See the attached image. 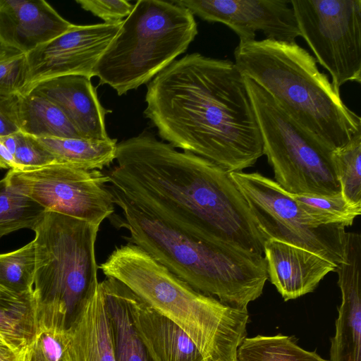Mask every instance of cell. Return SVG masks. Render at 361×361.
I'll return each instance as SVG.
<instances>
[{
  "instance_id": "1",
  "label": "cell",
  "mask_w": 361,
  "mask_h": 361,
  "mask_svg": "<svg viewBox=\"0 0 361 361\" xmlns=\"http://www.w3.org/2000/svg\"><path fill=\"white\" fill-rule=\"evenodd\" d=\"M109 185L183 231L263 255L265 238L229 173L142 132L117 144Z\"/></svg>"
},
{
  "instance_id": "2",
  "label": "cell",
  "mask_w": 361,
  "mask_h": 361,
  "mask_svg": "<svg viewBox=\"0 0 361 361\" xmlns=\"http://www.w3.org/2000/svg\"><path fill=\"white\" fill-rule=\"evenodd\" d=\"M145 116L159 137L228 173L264 155L263 140L245 82L228 59L187 54L147 86Z\"/></svg>"
},
{
  "instance_id": "3",
  "label": "cell",
  "mask_w": 361,
  "mask_h": 361,
  "mask_svg": "<svg viewBox=\"0 0 361 361\" xmlns=\"http://www.w3.org/2000/svg\"><path fill=\"white\" fill-rule=\"evenodd\" d=\"M121 211L112 223L135 245L195 290L223 304L247 310L268 279L263 255L222 240L196 238L108 185Z\"/></svg>"
},
{
  "instance_id": "4",
  "label": "cell",
  "mask_w": 361,
  "mask_h": 361,
  "mask_svg": "<svg viewBox=\"0 0 361 361\" xmlns=\"http://www.w3.org/2000/svg\"><path fill=\"white\" fill-rule=\"evenodd\" d=\"M241 73L264 89L302 128L333 150L361 132V118L343 102L317 61L296 42H239Z\"/></svg>"
},
{
  "instance_id": "5",
  "label": "cell",
  "mask_w": 361,
  "mask_h": 361,
  "mask_svg": "<svg viewBox=\"0 0 361 361\" xmlns=\"http://www.w3.org/2000/svg\"><path fill=\"white\" fill-rule=\"evenodd\" d=\"M98 268L180 326L207 361H236L247 336V310L234 308L190 286L140 247H116Z\"/></svg>"
},
{
  "instance_id": "6",
  "label": "cell",
  "mask_w": 361,
  "mask_h": 361,
  "mask_svg": "<svg viewBox=\"0 0 361 361\" xmlns=\"http://www.w3.org/2000/svg\"><path fill=\"white\" fill-rule=\"evenodd\" d=\"M99 226L46 211L32 229L33 295L39 330L69 331L99 281L95 242Z\"/></svg>"
},
{
  "instance_id": "7",
  "label": "cell",
  "mask_w": 361,
  "mask_h": 361,
  "mask_svg": "<svg viewBox=\"0 0 361 361\" xmlns=\"http://www.w3.org/2000/svg\"><path fill=\"white\" fill-rule=\"evenodd\" d=\"M192 13L173 3L139 0L94 68L118 95L148 83L183 54L197 35Z\"/></svg>"
},
{
  "instance_id": "8",
  "label": "cell",
  "mask_w": 361,
  "mask_h": 361,
  "mask_svg": "<svg viewBox=\"0 0 361 361\" xmlns=\"http://www.w3.org/2000/svg\"><path fill=\"white\" fill-rule=\"evenodd\" d=\"M243 76L275 181L290 194H341L334 150L297 123L258 84Z\"/></svg>"
},
{
  "instance_id": "9",
  "label": "cell",
  "mask_w": 361,
  "mask_h": 361,
  "mask_svg": "<svg viewBox=\"0 0 361 361\" xmlns=\"http://www.w3.org/2000/svg\"><path fill=\"white\" fill-rule=\"evenodd\" d=\"M265 240L275 239L313 252L338 266L344 258L345 226L322 225L275 180L262 174L229 173Z\"/></svg>"
},
{
  "instance_id": "10",
  "label": "cell",
  "mask_w": 361,
  "mask_h": 361,
  "mask_svg": "<svg viewBox=\"0 0 361 361\" xmlns=\"http://www.w3.org/2000/svg\"><path fill=\"white\" fill-rule=\"evenodd\" d=\"M302 37L334 90L361 82V0H290Z\"/></svg>"
},
{
  "instance_id": "11",
  "label": "cell",
  "mask_w": 361,
  "mask_h": 361,
  "mask_svg": "<svg viewBox=\"0 0 361 361\" xmlns=\"http://www.w3.org/2000/svg\"><path fill=\"white\" fill-rule=\"evenodd\" d=\"M11 185L46 210L100 226L114 212L109 177L99 170L63 164L32 169H11Z\"/></svg>"
},
{
  "instance_id": "12",
  "label": "cell",
  "mask_w": 361,
  "mask_h": 361,
  "mask_svg": "<svg viewBox=\"0 0 361 361\" xmlns=\"http://www.w3.org/2000/svg\"><path fill=\"white\" fill-rule=\"evenodd\" d=\"M122 23L73 24L66 32L27 53L28 75L21 94L29 93L38 83L55 78L80 75L91 79L97 61Z\"/></svg>"
},
{
  "instance_id": "13",
  "label": "cell",
  "mask_w": 361,
  "mask_h": 361,
  "mask_svg": "<svg viewBox=\"0 0 361 361\" xmlns=\"http://www.w3.org/2000/svg\"><path fill=\"white\" fill-rule=\"evenodd\" d=\"M173 3L193 16L226 25L240 42L255 39L262 32L266 39L295 42L300 37L294 11L288 0H178Z\"/></svg>"
},
{
  "instance_id": "14",
  "label": "cell",
  "mask_w": 361,
  "mask_h": 361,
  "mask_svg": "<svg viewBox=\"0 0 361 361\" xmlns=\"http://www.w3.org/2000/svg\"><path fill=\"white\" fill-rule=\"evenodd\" d=\"M341 304L331 338L329 361H361V235L346 232L343 261L337 266Z\"/></svg>"
},
{
  "instance_id": "15",
  "label": "cell",
  "mask_w": 361,
  "mask_h": 361,
  "mask_svg": "<svg viewBox=\"0 0 361 361\" xmlns=\"http://www.w3.org/2000/svg\"><path fill=\"white\" fill-rule=\"evenodd\" d=\"M73 25L44 0H0V44L25 54Z\"/></svg>"
},
{
  "instance_id": "16",
  "label": "cell",
  "mask_w": 361,
  "mask_h": 361,
  "mask_svg": "<svg viewBox=\"0 0 361 361\" xmlns=\"http://www.w3.org/2000/svg\"><path fill=\"white\" fill-rule=\"evenodd\" d=\"M30 92L47 98L65 114L83 139L109 140L105 124L109 112L101 104L90 79L80 75H66L36 85Z\"/></svg>"
},
{
  "instance_id": "17",
  "label": "cell",
  "mask_w": 361,
  "mask_h": 361,
  "mask_svg": "<svg viewBox=\"0 0 361 361\" xmlns=\"http://www.w3.org/2000/svg\"><path fill=\"white\" fill-rule=\"evenodd\" d=\"M267 271L285 301L314 291L337 266L316 254L275 239L264 244Z\"/></svg>"
},
{
  "instance_id": "18",
  "label": "cell",
  "mask_w": 361,
  "mask_h": 361,
  "mask_svg": "<svg viewBox=\"0 0 361 361\" xmlns=\"http://www.w3.org/2000/svg\"><path fill=\"white\" fill-rule=\"evenodd\" d=\"M63 361H116L99 283L70 329Z\"/></svg>"
},
{
  "instance_id": "19",
  "label": "cell",
  "mask_w": 361,
  "mask_h": 361,
  "mask_svg": "<svg viewBox=\"0 0 361 361\" xmlns=\"http://www.w3.org/2000/svg\"><path fill=\"white\" fill-rule=\"evenodd\" d=\"M99 283L105 302L116 361H158L135 323L132 290L112 277H106Z\"/></svg>"
},
{
  "instance_id": "20",
  "label": "cell",
  "mask_w": 361,
  "mask_h": 361,
  "mask_svg": "<svg viewBox=\"0 0 361 361\" xmlns=\"http://www.w3.org/2000/svg\"><path fill=\"white\" fill-rule=\"evenodd\" d=\"M131 303L137 326L158 361H207L176 323L154 310L133 292Z\"/></svg>"
},
{
  "instance_id": "21",
  "label": "cell",
  "mask_w": 361,
  "mask_h": 361,
  "mask_svg": "<svg viewBox=\"0 0 361 361\" xmlns=\"http://www.w3.org/2000/svg\"><path fill=\"white\" fill-rule=\"evenodd\" d=\"M39 331L33 291L18 294L0 287V343L24 355Z\"/></svg>"
},
{
  "instance_id": "22",
  "label": "cell",
  "mask_w": 361,
  "mask_h": 361,
  "mask_svg": "<svg viewBox=\"0 0 361 361\" xmlns=\"http://www.w3.org/2000/svg\"><path fill=\"white\" fill-rule=\"evenodd\" d=\"M18 116L20 132L32 137L82 138L63 111L39 94H20Z\"/></svg>"
},
{
  "instance_id": "23",
  "label": "cell",
  "mask_w": 361,
  "mask_h": 361,
  "mask_svg": "<svg viewBox=\"0 0 361 361\" xmlns=\"http://www.w3.org/2000/svg\"><path fill=\"white\" fill-rule=\"evenodd\" d=\"M57 164L85 170H102L116 159V140L95 141L72 137H36Z\"/></svg>"
},
{
  "instance_id": "24",
  "label": "cell",
  "mask_w": 361,
  "mask_h": 361,
  "mask_svg": "<svg viewBox=\"0 0 361 361\" xmlns=\"http://www.w3.org/2000/svg\"><path fill=\"white\" fill-rule=\"evenodd\" d=\"M236 361H329L316 351L298 345L289 336L258 335L245 338L237 350Z\"/></svg>"
},
{
  "instance_id": "25",
  "label": "cell",
  "mask_w": 361,
  "mask_h": 361,
  "mask_svg": "<svg viewBox=\"0 0 361 361\" xmlns=\"http://www.w3.org/2000/svg\"><path fill=\"white\" fill-rule=\"evenodd\" d=\"M47 210L9 184L0 180V238L22 228L33 229Z\"/></svg>"
},
{
  "instance_id": "26",
  "label": "cell",
  "mask_w": 361,
  "mask_h": 361,
  "mask_svg": "<svg viewBox=\"0 0 361 361\" xmlns=\"http://www.w3.org/2000/svg\"><path fill=\"white\" fill-rule=\"evenodd\" d=\"M35 273L33 240L16 250L0 254V287L18 294L31 292Z\"/></svg>"
},
{
  "instance_id": "27",
  "label": "cell",
  "mask_w": 361,
  "mask_h": 361,
  "mask_svg": "<svg viewBox=\"0 0 361 361\" xmlns=\"http://www.w3.org/2000/svg\"><path fill=\"white\" fill-rule=\"evenodd\" d=\"M290 195L305 214L322 225L349 226L361 213V207L348 203L341 194L331 197Z\"/></svg>"
},
{
  "instance_id": "28",
  "label": "cell",
  "mask_w": 361,
  "mask_h": 361,
  "mask_svg": "<svg viewBox=\"0 0 361 361\" xmlns=\"http://www.w3.org/2000/svg\"><path fill=\"white\" fill-rule=\"evenodd\" d=\"M333 156L341 195L348 203L361 207V132Z\"/></svg>"
},
{
  "instance_id": "29",
  "label": "cell",
  "mask_w": 361,
  "mask_h": 361,
  "mask_svg": "<svg viewBox=\"0 0 361 361\" xmlns=\"http://www.w3.org/2000/svg\"><path fill=\"white\" fill-rule=\"evenodd\" d=\"M28 71L27 54L0 44V95L21 94Z\"/></svg>"
},
{
  "instance_id": "30",
  "label": "cell",
  "mask_w": 361,
  "mask_h": 361,
  "mask_svg": "<svg viewBox=\"0 0 361 361\" xmlns=\"http://www.w3.org/2000/svg\"><path fill=\"white\" fill-rule=\"evenodd\" d=\"M69 331L39 330L24 353L23 361H63Z\"/></svg>"
},
{
  "instance_id": "31",
  "label": "cell",
  "mask_w": 361,
  "mask_h": 361,
  "mask_svg": "<svg viewBox=\"0 0 361 361\" xmlns=\"http://www.w3.org/2000/svg\"><path fill=\"white\" fill-rule=\"evenodd\" d=\"M16 148L13 154L19 169H32L57 164L54 155L36 137L22 132L16 133Z\"/></svg>"
},
{
  "instance_id": "32",
  "label": "cell",
  "mask_w": 361,
  "mask_h": 361,
  "mask_svg": "<svg viewBox=\"0 0 361 361\" xmlns=\"http://www.w3.org/2000/svg\"><path fill=\"white\" fill-rule=\"evenodd\" d=\"M76 3L106 23L123 20L130 15L134 6L124 0H77Z\"/></svg>"
},
{
  "instance_id": "33",
  "label": "cell",
  "mask_w": 361,
  "mask_h": 361,
  "mask_svg": "<svg viewBox=\"0 0 361 361\" xmlns=\"http://www.w3.org/2000/svg\"><path fill=\"white\" fill-rule=\"evenodd\" d=\"M19 95H0V136L20 131L18 116Z\"/></svg>"
},
{
  "instance_id": "34",
  "label": "cell",
  "mask_w": 361,
  "mask_h": 361,
  "mask_svg": "<svg viewBox=\"0 0 361 361\" xmlns=\"http://www.w3.org/2000/svg\"><path fill=\"white\" fill-rule=\"evenodd\" d=\"M0 169H19L13 155L0 141Z\"/></svg>"
},
{
  "instance_id": "35",
  "label": "cell",
  "mask_w": 361,
  "mask_h": 361,
  "mask_svg": "<svg viewBox=\"0 0 361 361\" xmlns=\"http://www.w3.org/2000/svg\"><path fill=\"white\" fill-rule=\"evenodd\" d=\"M24 355L11 348L10 346L0 343V361H23Z\"/></svg>"
},
{
  "instance_id": "36",
  "label": "cell",
  "mask_w": 361,
  "mask_h": 361,
  "mask_svg": "<svg viewBox=\"0 0 361 361\" xmlns=\"http://www.w3.org/2000/svg\"><path fill=\"white\" fill-rule=\"evenodd\" d=\"M0 141L6 149L13 155L16 148V133L4 136H0Z\"/></svg>"
}]
</instances>
